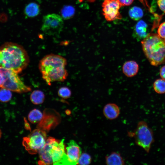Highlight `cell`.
I'll return each instance as SVG.
<instances>
[{"instance_id":"603a6c76","label":"cell","mask_w":165,"mask_h":165,"mask_svg":"<svg viewBox=\"0 0 165 165\" xmlns=\"http://www.w3.org/2000/svg\"><path fill=\"white\" fill-rule=\"evenodd\" d=\"M58 94L60 97L66 99L71 97L72 93L71 90L68 87L63 86L60 87L59 89Z\"/></svg>"},{"instance_id":"8992f818","label":"cell","mask_w":165,"mask_h":165,"mask_svg":"<svg viewBox=\"0 0 165 165\" xmlns=\"http://www.w3.org/2000/svg\"><path fill=\"white\" fill-rule=\"evenodd\" d=\"M136 143L147 153L150 151L154 141L153 132L146 122L140 121L133 133Z\"/></svg>"},{"instance_id":"7c38bea8","label":"cell","mask_w":165,"mask_h":165,"mask_svg":"<svg viewBox=\"0 0 165 165\" xmlns=\"http://www.w3.org/2000/svg\"><path fill=\"white\" fill-rule=\"evenodd\" d=\"M119 107L114 103H110L105 105L103 109V113L107 119L113 120L117 118L120 113Z\"/></svg>"},{"instance_id":"44dd1931","label":"cell","mask_w":165,"mask_h":165,"mask_svg":"<svg viewBox=\"0 0 165 165\" xmlns=\"http://www.w3.org/2000/svg\"><path fill=\"white\" fill-rule=\"evenodd\" d=\"M11 91L8 89L1 88L0 89V101L2 102H7L12 98Z\"/></svg>"},{"instance_id":"4fadbf2b","label":"cell","mask_w":165,"mask_h":165,"mask_svg":"<svg viewBox=\"0 0 165 165\" xmlns=\"http://www.w3.org/2000/svg\"><path fill=\"white\" fill-rule=\"evenodd\" d=\"M139 65L137 62L133 60L125 62L122 67L123 73L127 77H131L135 75L139 70Z\"/></svg>"},{"instance_id":"8fae6325","label":"cell","mask_w":165,"mask_h":165,"mask_svg":"<svg viewBox=\"0 0 165 165\" xmlns=\"http://www.w3.org/2000/svg\"><path fill=\"white\" fill-rule=\"evenodd\" d=\"M148 25L143 20L138 21L135 25L133 31V36L138 41L142 40L149 34L148 32Z\"/></svg>"},{"instance_id":"f1b7e54d","label":"cell","mask_w":165,"mask_h":165,"mask_svg":"<svg viewBox=\"0 0 165 165\" xmlns=\"http://www.w3.org/2000/svg\"><path fill=\"white\" fill-rule=\"evenodd\" d=\"M83 0H79V1L80 2H82L83 1ZM89 2H93L95 0H86Z\"/></svg>"},{"instance_id":"ffe728a7","label":"cell","mask_w":165,"mask_h":165,"mask_svg":"<svg viewBox=\"0 0 165 165\" xmlns=\"http://www.w3.org/2000/svg\"><path fill=\"white\" fill-rule=\"evenodd\" d=\"M153 89L155 91L159 94L165 93V80L161 79H156L153 83Z\"/></svg>"},{"instance_id":"d6986e66","label":"cell","mask_w":165,"mask_h":165,"mask_svg":"<svg viewBox=\"0 0 165 165\" xmlns=\"http://www.w3.org/2000/svg\"><path fill=\"white\" fill-rule=\"evenodd\" d=\"M75 12L74 8L71 6H66L61 11V16L63 19H68L72 18Z\"/></svg>"},{"instance_id":"83f0119b","label":"cell","mask_w":165,"mask_h":165,"mask_svg":"<svg viewBox=\"0 0 165 165\" xmlns=\"http://www.w3.org/2000/svg\"><path fill=\"white\" fill-rule=\"evenodd\" d=\"M4 82V79L2 75L0 73V88H1Z\"/></svg>"},{"instance_id":"ba28073f","label":"cell","mask_w":165,"mask_h":165,"mask_svg":"<svg viewBox=\"0 0 165 165\" xmlns=\"http://www.w3.org/2000/svg\"><path fill=\"white\" fill-rule=\"evenodd\" d=\"M63 19L58 14L52 13L43 17L41 29L46 34L54 35L59 34L64 26Z\"/></svg>"},{"instance_id":"3957f363","label":"cell","mask_w":165,"mask_h":165,"mask_svg":"<svg viewBox=\"0 0 165 165\" xmlns=\"http://www.w3.org/2000/svg\"><path fill=\"white\" fill-rule=\"evenodd\" d=\"M64 139L59 141L50 137L44 147L39 151L38 164L43 165H69L65 151Z\"/></svg>"},{"instance_id":"7a4b0ae2","label":"cell","mask_w":165,"mask_h":165,"mask_svg":"<svg viewBox=\"0 0 165 165\" xmlns=\"http://www.w3.org/2000/svg\"><path fill=\"white\" fill-rule=\"evenodd\" d=\"M67 61L61 56L53 54L46 55L40 61L39 69L43 79L48 84L55 81H64L68 75L65 68Z\"/></svg>"},{"instance_id":"30bf717a","label":"cell","mask_w":165,"mask_h":165,"mask_svg":"<svg viewBox=\"0 0 165 165\" xmlns=\"http://www.w3.org/2000/svg\"><path fill=\"white\" fill-rule=\"evenodd\" d=\"M67 145L66 153L69 165L77 164L78 160L82 154L80 147L73 140H70Z\"/></svg>"},{"instance_id":"9a60e30c","label":"cell","mask_w":165,"mask_h":165,"mask_svg":"<svg viewBox=\"0 0 165 165\" xmlns=\"http://www.w3.org/2000/svg\"><path fill=\"white\" fill-rule=\"evenodd\" d=\"M24 12L25 15L28 17H35L37 16L39 13V7L38 4L35 3H31L26 6Z\"/></svg>"},{"instance_id":"f546056e","label":"cell","mask_w":165,"mask_h":165,"mask_svg":"<svg viewBox=\"0 0 165 165\" xmlns=\"http://www.w3.org/2000/svg\"><path fill=\"white\" fill-rule=\"evenodd\" d=\"M2 135V132L1 130L0 129V139L1 138Z\"/></svg>"},{"instance_id":"2e32d148","label":"cell","mask_w":165,"mask_h":165,"mask_svg":"<svg viewBox=\"0 0 165 165\" xmlns=\"http://www.w3.org/2000/svg\"><path fill=\"white\" fill-rule=\"evenodd\" d=\"M31 102L35 105H39L43 103L45 100V96L42 91L36 90L33 91L30 95Z\"/></svg>"},{"instance_id":"e0dca14e","label":"cell","mask_w":165,"mask_h":165,"mask_svg":"<svg viewBox=\"0 0 165 165\" xmlns=\"http://www.w3.org/2000/svg\"><path fill=\"white\" fill-rule=\"evenodd\" d=\"M128 14L130 17L133 20H139L143 16V11L140 7L137 6L132 7L129 9Z\"/></svg>"},{"instance_id":"4316f807","label":"cell","mask_w":165,"mask_h":165,"mask_svg":"<svg viewBox=\"0 0 165 165\" xmlns=\"http://www.w3.org/2000/svg\"><path fill=\"white\" fill-rule=\"evenodd\" d=\"M160 74L161 78L165 80V65L162 66L160 69Z\"/></svg>"},{"instance_id":"9c48e42d","label":"cell","mask_w":165,"mask_h":165,"mask_svg":"<svg viewBox=\"0 0 165 165\" xmlns=\"http://www.w3.org/2000/svg\"><path fill=\"white\" fill-rule=\"evenodd\" d=\"M122 7L118 0H104L102 4V13L106 20L111 21L122 18L119 10Z\"/></svg>"},{"instance_id":"7402d4cb","label":"cell","mask_w":165,"mask_h":165,"mask_svg":"<svg viewBox=\"0 0 165 165\" xmlns=\"http://www.w3.org/2000/svg\"><path fill=\"white\" fill-rule=\"evenodd\" d=\"M91 156L89 154L84 152L81 154L78 160L77 164L89 165L91 163Z\"/></svg>"},{"instance_id":"5b68a950","label":"cell","mask_w":165,"mask_h":165,"mask_svg":"<svg viewBox=\"0 0 165 165\" xmlns=\"http://www.w3.org/2000/svg\"><path fill=\"white\" fill-rule=\"evenodd\" d=\"M0 73L4 79V82L1 88L18 93L31 91V87L26 85L21 80L18 74L13 71L0 67Z\"/></svg>"},{"instance_id":"d4e9b609","label":"cell","mask_w":165,"mask_h":165,"mask_svg":"<svg viewBox=\"0 0 165 165\" xmlns=\"http://www.w3.org/2000/svg\"><path fill=\"white\" fill-rule=\"evenodd\" d=\"M122 6H128L131 5L134 0H118Z\"/></svg>"},{"instance_id":"ac0fdd59","label":"cell","mask_w":165,"mask_h":165,"mask_svg":"<svg viewBox=\"0 0 165 165\" xmlns=\"http://www.w3.org/2000/svg\"><path fill=\"white\" fill-rule=\"evenodd\" d=\"M43 117L42 112L39 110L34 109L31 110L28 115V119L31 123H36L41 120Z\"/></svg>"},{"instance_id":"4dcf8cb0","label":"cell","mask_w":165,"mask_h":165,"mask_svg":"<svg viewBox=\"0 0 165 165\" xmlns=\"http://www.w3.org/2000/svg\"><path fill=\"white\" fill-rule=\"evenodd\" d=\"M164 41H165V40H164Z\"/></svg>"},{"instance_id":"cb8c5ba5","label":"cell","mask_w":165,"mask_h":165,"mask_svg":"<svg viewBox=\"0 0 165 165\" xmlns=\"http://www.w3.org/2000/svg\"><path fill=\"white\" fill-rule=\"evenodd\" d=\"M157 33L158 35L161 38L165 40V22L160 25L157 30Z\"/></svg>"},{"instance_id":"484cf974","label":"cell","mask_w":165,"mask_h":165,"mask_svg":"<svg viewBox=\"0 0 165 165\" xmlns=\"http://www.w3.org/2000/svg\"><path fill=\"white\" fill-rule=\"evenodd\" d=\"M157 3L160 9L165 13V0H157Z\"/></svg>"},{"instance_id":"277c9868","label":"cell","mask_w":165,"mask_h":165,"mask_svg":"<svg viewBox=\"0 0 165 165\" xmlns=\"http://www.w3.org/2000/svg\"><path fill=\"white\" fill-rule=\"evenodd\" d=\"M142 48L151 65L157 66L165 63V42L158 34L149 33L141 41Z\"/></svg>"},{"instance_id":"5bb4252c","label":"cell","mask_w":165,"mask_h":165,"mask_svg":"<svg viewBox=\"0 0 165 165\" xmlns=\"http://www.w3.org/2000/svg\"><path fill=\"white\" fill-rule=\"evenodd\" d=\"M105 161L109 165H122L124 164V161L120 154L116 152H113L106 156Z\"/></svg>"},{"instance_id":"52a82bcc","label":"cell","mask_w":165,"mask_h":165,"mask_svg":"<svg viewBox=\"0 0 165 165\" xmlns=\"http://www.w3.org/2000/svg\"><path fill=\"white\" fill-rule=\"evenodd\" d=\"M45 132L40 129L33 130L27 137L23 138V144L31 154H35L42 149L46 143Z\"/></svg>"},{"instance_id":"6da1fadb","label":"cell","mask_w":165,"mask_h":165,"mask_svg":"<svg viewBox=\"0 0 165 165\" xmlns=\"http://www.w3.org/2000/svg\"><path fill=\"white\" fill-rule=\"evenodd\" d=\"M29 62L27 52L21 45L7 42L0 46V67L18 74L26 68Z\"/></svg>"}]
</instances>
